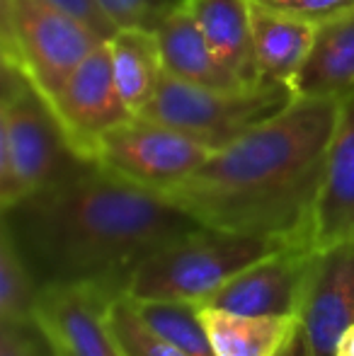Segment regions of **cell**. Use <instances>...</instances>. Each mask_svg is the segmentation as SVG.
Listing matches in <instances>:
<instances>
[{
    "label": "cell",
    "instance_id": "cell-1",
    "mask_svg": "<svg viewBox=\"0 0 354 356\" xmlns=\"http://www.w3.org/2000/svg\"><path fill=\"white\" fill-rule=\"evenodd\" d=\"M3 228L42 286L86 284L122 293L148 254L202 223L163 194L81 160L3 211Z\"/></svg>",
    "mask_w": 354,
    "mask_h": 356
},
{
    "label": "cell",
    "instance_id": "cell-2",
    "mask_svg": "<svg viewBox=\"0 0 354 356\" xmlns=\"http://www.w3.org/2000/svg\"><path fill=\"white\" fill-rule=\"evenodd\" d=\"M340 102L296 97L272 119L214 150L163 197L207 228L311 245V218Z\"/></svg>",
    "mask_w": 354,
    "mask_h": 356
},
{
    "label": "cell",
    "instance_id": "cell-3",
    "mask_svg": "<svg viewBox=\"0 0 354 356\" xmlns=\"http://www.w3.org/2000/svg\"><path fill=\"white\" fill-rule=\"evenodd\" d=\"M287 245L293 243L202 225L148 254L129 274L122 293L129 298L172 300L199 308L233 277Z\"/></svg>",
    "mask_w": 354,
    "mask_h": 356
},
{
    "label": "cell",
    "instance_id": "cell-4",
    "mask_svg": "<svg viewBox=\"0 0 354 356\" xmlns=\"http://www.w3.org/2000/svg\"><path fill=\"white\" fill-rule=\"evenodd\" d=\"M49 99L3 63L0 95V211L56 182L81 163Z\"/></svg>",
    "mask_w": 354,
    "mask_h": 356
},
{
    "label": "cell",
    "instance_id": "cell-5",
    "mask_svg": "<svg viewBox=\"0 0 354 356\" xmlns=\"http://www.w3.org/2000/svg\"><path fill=\"white\" fill-rule=\"evenodd\" d=\"M293 99L296 97L291 85L272 80H260L248 88L221 90L182 83L166 75L158 92L138 117L179 129L218 150L287 109Z\"/></svg>",
    "mask_w": 354,
    "mask_h": 356
},
{
    "label": "cell",
    "instance_id": "cell-6",
    "mask_svg": "<svg viewBox=\"0 0 354 356\" xmlns=\"http://www.w3.org/2000/svg\"><path fill=\"white\" fill-rule=\"evenodd\" d=\"M0 42L3 63L17 68L51 99L104 39L49 0H3Z\"/></svg>",
    "mask_w": 354,
    "mask_h": 356
},
{
    "label": "cell",
    "instance_id": "cell-7",
    "mask_svg": "<svg viewBox=\"0 0 354 356\" xmlns=\"http://www.w3.org/2000/svg\"><path fill=\"white\" fill-rule=\"evenodd\" d=\"M211 155V145L179 129L134 117L99 138L92 163L127 182L166 194L197 172Z\"/></svg>",
    "mask_w": 354,
    "mask_h": 356
},
{
    "label": "cell",
    "instance_id": "cell-8",
    "mask_svg": "<svg viewBox=\"0 0 354 356\" xmlns=\"http://www.w3.org/2000/svg\"><path fill=\"white\" fill-rule=\"evenodd\" d=\"M49 104L73 150L83 160L92 163L99 138L119 124L134 119V112L122 99L114 80L107 39L83 58V63L68 75L63 88L49 99Z\"/></svg>",
    "mask_w": 354,
    "mask_h": 356
},
{
    "label": "cell",
    "instance_id": "cell-9",
    "mask_svg": "<svg viewBox=\"0 0 354 356\" xmlns=\"http://www.w3.org/2000/svg\"><path fill=\"white\" fill-rule=\"evenodd\" d=\"M316 257L318 250L313 245H287L233 277L204 305L238 315H287L301 320Z\"/></svg>",
    "mask_w": 354,
    "mask_h": 356
},
{
    "label": "cell",
    "instance_id": "cell-10",
    "mask_svg": "<svg viewBox=\"0 0 354 356\" xmlns=\"http://www.w3.org/2000/svg\"><path fill=\"white\" fill-rule=\"evenodd\" d=\"M112 291L99 286H42L34 327L54 356H127L107 325Z\"/></svg>",
    "mask_w": 354,
    "mask_h": 356
},
{
    "label": "cell",
    "instance_id": "cell-11",
    "mask_svg": "<svg viewBox=\"0 0 354 356\" xmlns=\"http://www.w3.org/2000/svg\"><path fill=\"white\" fill-rule=\"evenodd\" d=\"M354 325V243L318 250L301 310V330L313 356H337Z\"/></svg>",
    "mask_w": 354,
    "mask_h": 356
},
{
    "label": "cell",
    "instance_id": "cell-12",
    "mask_svg": "<svg viewBox=\"0 0 354 356\" xmlns=\"http://www.w3.org/2000/svg\"><path fill=\"white\" fill-rule=\"evenodd\" d=\"M354 243V95L340 102L325 172L311 218V245L325 250Z\"/></svg>",
    "mask_w": 354,
    "mask_h": 356
},
{
    "label": "cell",
    "instance_id": "cell-13",
    "mask_svg": "<svg viewBox=\"0 0 354 356\" xmlns=\"http://www.w3.org/2000/svg\"><path fill=\"white\" fill-rule=\"evenodd\" d=\"M293 97L345 102L354 95V8L321 24L291 83Z\"/></svg>",
    "mask_w": 354,
    "mask_h": 356
},
{
    "label": "cell",
    "instance_id": "cell-14",
    "mask_svg": "<svg viewBox=\"0 0 354 356\" xmlns=\"http://www.w3.org/2000/svg\"><path fill=\"white\" fill-rule=\"evenodd\" d=\"M156 37L161 47L163 71L170 78L204 88H248L214 56L197 19L184 3L163 19V24L156 29Z\"/></svg>",
    "mask_w": 354,
    "mask_h": 356
},
{
    "label": "cell",
    "instance_id": "cell-15",
    "mask_svg": "<svg viewBox=\"0 0 354 356\" xmlns=\"http://www.w3.org/2000/svg\"><path fill=\"white\" fill-rule=\"evenodd\" d=\"M250 22L260 78L291 85L311 51L318 27L260 3H250Z\"/></svg>",
    "mask_w": 354,
    "mask_h": 356
},
{
    "label": "cell",
    "instance_id": "cell-16",
    "mask_svg": "<svg viewBox=\"0 0 354 356\" xmlns=\"http://www.w3.org/2000/svg\"><path fill=\"white\" fill-rule=\"evenodd\" d=\"M214 56L243 85L260 83L252 47L250 0H184Z\"/></svg>",
    "mask_w": 354,
    "mask_h": 356
},
{
    "label": "cell",
    "instance_id": "cell-17",
    "mask_svg": "<svg viewBox=\"0 0 354 356\" xmlns=\"http://www.w3.org/2000/svg\"><path fill=\"white\" fill-rule=\"evenodd\" d=\"M199 315L216 356H279L301 327L298 318L238 315L211 305H199Z\"/></svg>",
    "mask_w": 354,
    "mask_h": 356
},
{
    "label": "cell",
    "instance_id": "cell-18",
    "mask_svg": "<svg viewBox=\"0 0 354 356\" xmlns=\"http://www.w3.org/2000/svg\"><path fill=\"white\" fill-rule=\"evenodd\" d=\"M107 44L122 99L138 117L166 78L158 37L151 29H117Z\"/></svg>",
    "mask_w": 354,
    "mask_h": 356
},
{
    "label": "cell",
    "instance_id": "cell-19",
    "mask_svg": "<svg viewBox=\"0 0 354 356\" xmlns=\"http://www.w3.org/2000/svg\"><path fill=\"white\" fill-rule=\"evenodd\" d=\"M42 284L15 245L13 235L0 228V325L34 327Z\"/></svg>",
    "mask_w": 354,
    "mask_h": 356
},
{
    "label": "cell",
    "instance_id": "cell-20",
    "mask_svg": "<svg viewBox=\"0 0 354 356\" xmlns=\"http://www.w3.org/2000/svg\"><path fill=\"white\" fill-rule=\"evenodd\" d=\"M131 303L153 332L175 344L187 356H216L197 305L141 298H131Z\"/></svg>",
    "mask_w": 354,
    "mask_h": 356
},
{
    "label": "cell",
    "instance_id": "cell-21",
    "mask_svg": "<svg viewBox=\"0 0 354 356\" xmlns=\"http://www.w3.org/2000/svg\"><path fill=\"white\" fill-rule=\"evenodd\" d=\"M107 325L127 356H187L175 344L153 332L136 313L131 298L124 293L107 300Z\"/></svg>",
    "mask_w": 354,
    "mask_h": 356
},
{
    "label": "cell",
    "instance_id": "cell-22",
    "mask_svg": "<svg viewBox=\"0 0 354 356\" xmlns=\"http://www.w3.org/2000/svg\"><path fill=\"white\" fill-rule=\"evenodd\" d=\"M269 8L284 10V13L296 15V17L321 27V24L350 13L354 8V0H279V3H272Z\"/></svg>",
    "mask_w": 354,
    "mask_h": 356
},
{
    "label": "cell",
    "instance_id": "cell-23",
    "mask_svg": "<svg viewBox=\"0 0 354 356\" xmlns=\"http://www.w3.org/2000/svg\"><path fill=\"white\" fill-rule=\"evenodd\" d=\"M49 347L37 327L0 325V356H47Z\"/></svg>",
    "mask_w": 354,
    "mask_h": 356
},
{
    "label": "cell",
    "instance_id": "cell-24",
    "mask_svg": "<svg viewBox=\"0 0 354 356\" xmlns=\"http://www.w3.org/2000/svg\"><path fill=\"white\" fill-rule=\"evenodd\" d=\"M56 8H61L63 13H68L71 17H76L78 22L88 24L90 29L99 34L102 39H109L117 34V27L112 24V19L104 15V10L99 8L97 0H49Z\"/></svg>",
    "mask_w": 354,
    "mask_h": 356
},
{
    "label": "cell",
    "instance_id": "cell-25",
    "mask_svg": "<svg viewBox=\"0 0 354 356\" xmlns=\"http://www.w3.org/2000/svg\"><path fill=\"white\" fill-rule=\"evenodd\" d=\"M279 356H313L311 344H308V339H306V334H303L301 327H298L296 334L289 339V344L279 352Z\"/></svg>",
    "mask_w": 354,
    "mask_h": 356
},
{
    "label": "cell",
    "instance_id": "cell-26",
    "mask_svg": "<svg viewBox=\"0 0 354 356\" xmlns=\"http://www.w3.org/2000/svg\"><path fill=\"white\" fill-rule=\"evenodd\" d=\"M337 356H354V325L342 334L340 347H337Z\"/></svg>",
    "mask_w": 354,
    "mask_h": 356
},
{
    "label": "cell",
    "instance_id": "cell-27",
    "mask_svg": "<svg viewBox=\"0 0 354 356\" xmlns=\"http://www.w3.org/2000/svg\"><path fill=\"white\" fill-rule=\"evenodd\" d=\"M250 3H260V5H272V3H279V0H250Z\"/></svg>",
    "mask_w": 354,
    "mask_h": 356
},
{
    "label": "cell",
    "instance_id": "cell-28",
    "mask_svg": "<svg viewBox=\"0 0 354 356\" xmlns=\"http://www.w3.org/2000/svg\"><path fill=\"white\" fill-rule=\"evenodd\" d=\"M47 356H54V354H51V349H49V354H47Z\"/></svg>",
    "mask_w": 354,
    "mask_h": 356
}]
</instances>
